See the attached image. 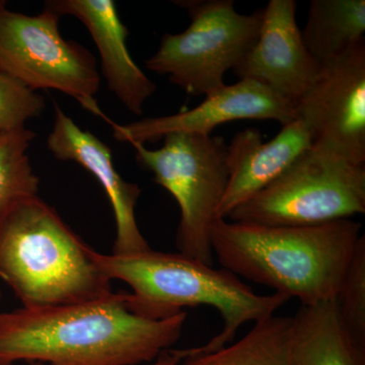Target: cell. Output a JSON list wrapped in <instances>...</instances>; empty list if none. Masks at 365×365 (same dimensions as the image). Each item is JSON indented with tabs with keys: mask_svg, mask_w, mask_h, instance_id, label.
Here are the masks:
<instances>
[{
	"mask_svg": "<svg viewBox=\"0 0 365 365\" xmlns=\"http://www.w3.org/2000/svg\"><path fill=\"white\" fill-rule=\"evenodd\" d=\"M90 248L38 195L0 211V278L24 307L79 304L112 294Z\"/></svg>",
	"mask_w": 365,
	"mask_h": 365,
	"instance_id": "cell-4",
	"label": "cell"
},
{
	"mask_svg": "<svg viewBox=\"0 0 365 365\" xmlns=\"http://www.w3.org/2000/svg\"><path fill=\"white\" fill-rule=\"evenodd\" d=\"M364 0H312L304 45L321 66L364 41Z\"/></svg>",
	"mask_w": 365,
	"mask_h": 365,
	"instance_id": "cell-17",
	"label": "cell"
},
{
	"mask_svg": "<svg viewBox=\"0 0 365 365\" xmlns=\"http://www.w3.org/2000/svg\"><path fill=\"white\" fill-rule=\"evenodd\" d=\"M295 119L297 112L292 103L262 83L240 79L206 96L200 105L188 111L124 125L112 121L110 126L118 143L145 145L172 133L212 135L216 127L237 120H273L283 126Z\"/></svg>",
	"mask_w": 365,
	"mask_h": 365,
	"instance_id": "cell-10",
	"label": "cell"
},
{
	"mask_svg": "<svg viewBox=\"0 0 365 365\" xmlns=\"http://www.w3.org/2000/svg\"><path fill=\"white\" fill-rule=\"evenodd\" d=\"M294 334V317L272 316L215 351L188 348L178 365H292Z\"/></svg>",
	"mask_w": 365,
	"mask_h": 365,
	"instance_id": "cell-16",
	"label": "cell"
},
{
	"mask_svg": "<svg viewBox=\"0 0 365 365\" xmlns=\"http://www.w3.org/2000/svg\"><path fill=\"white\" fill-rule=\"evenodd\" d=\"M60 18L46 7L37 16L16 13L0 1V71L32 91L71 96L86 111L110 124L112 120L96 98L101 78L95 56L62 37Z\"/></svg>",
	"mask_w": 365,
	"mask_h": 365,
	"instance_id": "cell-8",
	"label": "cell"
},
{
	"mask_svg": "<svg viewBox=\"0 0 365 365\" xmlns=\"http://www.w3.org/2000/svg\"><path fill=\"white\" fill-rule=\"evenodd\" d=\"M31 365H45V364H32Z\"/></svg>",
	"mask_w": 365,
	"mask_h": 365,
	"instance_id": "cell-22",
	"label": "cell"
},
{
	"mask_svg": "<svg viewBox=\"0 0 365 365\" xmlns=\"http://www.w3.org/2000/svg\"><path fill=\"white\" fill-rule=\"evenodd\" d=\"M45 98L0 71V134L26 128L29 120L40 117Z\"/></svg>",
	"mask_w": 365,
	"mask_h": 365,
	"instance_id": "cell-20",
	"label": "cell"
},
{
	"mask_svg": "<svg viewBox=\"0 0 365 365\" xmlns=\"http://www.w3.org/2000/svg\"><path fill=\"white\" fill-rule=\"evenodd\" d=\"M294 321L292 365H365V349L346 332L335 299L302 306Z\"/></svg>",
	"mask_w": 365,
	"mask_h": 365,
	"instance_id": "cell-15",
	"label": "cell"
},
{
	"mask_svg": "<svg viewBox=\"0 0 365 365\" xmlns=\"http://www.w3.org/2000/svg\"><path fill=\"white\" fill-rule=\"evenodd\" d=\"M35 137L26 128L0 134V211L24 197L37 195L39 178L28 155Z\"/></svg>",
	"mask_w": 365,
	"mask_h": 365,
	"instance_id": "cell-18",
	"label": "cell"
},
{
	"mask_svg": "<svg viewBox=\"0 0 365 365\" xmlns=\"http://www.w3.org/2000/svg\"><path fill=\"white\" fill-rule=\"evenodd\" d=\"M297 9L294 0H270L257 40L234 68L240 78L267 86L294 107L321 69L302 40Z\"/></svg>",
	"mask_w": 365,
	"mask_h": 365,
	"instance_id": "cell-11",
	"label": "cell"
},
{
	"mask_svg": "<svg viewBox=\"0 0 365 365\" xmlns=\"http://www.w3.org/2000/svg\"><path fill=\"white\" fill-rule=\"evenodd\" d=\"M341 324L365 349V235L362 234L336 295Z\"/></svg>",
	"mask_w": 365,
	"mask_h": 365,
	"instance_id": "cell-19",
	"label": "cell"
},
{
	"mask_svg": "<svg viewBox=\"0 0 365 365\" xmlns=\"http://www.w3.org/2000/svg\"><path fill=\"white\" fill-rule=\"evenodd\" d=\"M365 213V165L314 148L227 220L270 227H314Z\"/></svg>",
	"mask_w": 365,
	"mask_h": 365,
	"instance_id": "cell-5",
	"label": "cell"
},
{
	"mask_svg": "<svg viewBox=\"0 0 365 365\" xmlns=\"http://www.w3.org/2000/svg\"><path fill=\"white\" fill-rule=\"evenodd\" d=\"M361 230L352 220L314 227L217 220L211 248L225 270L309 307L336 299Z\"/></svg>",
	"mask_w": 365,
	"mask_h": 365,
	"instance_id": "cell-2",
	"label": "cell"
},
{
	"mask_svg": "<svg viewBox=\"0 0 365 365\" xmlns=\"http://www.w3.org/2000/svg\"><path fill=\"white\" fill-rule=\"evenodd\" d=\"M311 146V135L299 119L283 125L267 143L258 129L237 132L227 144L228 180L218 220H227L235 208L275 181Z\"/></svg>",
	"mask_w": 365,
	"mask_h": 365,
	"instance_id": "cell-14",
	"label": "cell"
},
{
	"mask_svg": "<svg viewBox=\"0 0 365 365\" xmlns=\"http://www.w3.org/2000/svg\"><path fill=\"white\" fill-rule=\"evenodd\" d=\"M54 106V125L48 136V148L57 160L78 163L105 190L116 222L113 254H132L150 250V245L136 222L135 207L141 189L135 182L125 181L120 176L113 163L112 150L104 141L91 132L83 130L57 103Z\"/></svg>",
	"mask_w": 365,
	"mask_h": 365,
	"instance_id": "cell-12",
	"label": "cell"
},
{
	"mask_svg": "<svg viewBox=\"0 0 365 365\" xmlns=\"http://www.w3.org/2000/svg\"><path fill=\"white\" fill-rule=\"evenodd\" d=\"M0 299H1V294H0Z\"/></svg>",
	"mask_w": 365,
	"mask_h": 365,
	"instance_id": "cell-23",
	"label": "cell"
},
{
	"mask_svg": "<svg viewBox=\"0 0 365 365\" xmlns=\"http://www.w3.org/2000/svg\"><path fill=\"white\" fill-rule=\"evenodd\" d=\"M162 148L133 144L141 169L153 173L158 185L180 208L177 246L180 253L215 265L211 230L227 189V143L222 136L172 133Z\"/></svg>",
	"mask_w": 365,
	"mask_h": 365,
	"instance_id": "cell-6",
	"label": "cell"
},
{
	"mask_svg": "<svg viewBox=\"0 0 365 365\" xmlns=\"http://www.w3.org/2000/svg\"><path fill=\"white\" fill-rule=\"evenodd\" d=\"M295 112L312 145L365 165V41L321 66Z\"/></svg>",
	"mask_w": 365,
	"mask_h": 365,
	"instance_id": "cell-9",
	"label": "cell"
},
{
	"mask_svg": "<svg viewBox=\"0 0 365 365\" xmlns=\"http://www.w3.org/2000/svg\"><path fill=\"white\" fill-rule=\"evenodd\" d=\"M126 295L0 313V365L150 364L180 339L187 313L143 318L130 311Z\"/></svg>",
	"mask_w": 365,
	"mask_h": 365,
	"instance_id": "cell-1",
	"label": "cell"
},
{
	"mask_svg": "<svg viewBox=\"0 0 365 365\" xmlns=\"http://www.w3.org/2000/svg\"><path fill=\"white\" fill-rule=\"evenodd\" d=\"M95 260L110 280L132 288L127 306L143 318L165 319L182 313L185 307H210L222 319V328L196 351H215L234 342L237 331L275 316L288 302L278 294L262 295L225 269H215L181 253L153 250L125 255L93 253Z\"/></svg>",
	"mask_w": 365,
	"mask_h": 365,
	"instance_id": "cell-3",
	"label": "cell"
},
{
	"mask_svg": "<svg viewBox=\"0 0 365 365\" xmlns=\"http://www.w3.org/2000/svg\"><path fill=\"white\" fill-rule=\"evenodd\" d=\"M185 354H186V349L165 350L157 359L148 365H178L184 359Z\"/></svg>",
	"mask_w": 365,
	"mask_h": 365,
	"instance_id": "cell-21",
	"label": "cell"
},
{
	"mask_svg": "<svg viewBox=\"0 0 365 365\" xmlns=\"http://www.w3.org/2000/svg\"><path fill=\"white\" fill-rule=\"evenodd\" d=\"M188 11L184 32L165 34L158 51L146 60L148 71L165 76L188 95L209 96L225 86L260 31L263 9L237 13L234 0L175 1Z\"/></svg>",
	"mask_w": 365,
	"mask_h": 365,
	"instance_id": "cell-7",
	"label": "cell"
},
{
	"mask_svg": "<svg viewBox=\"0 0 365 365\" xmlns=\"http://www.w3.org/2000/svg\"><path fill=\"white\" fill-rule=\"evenodd\" d=\"M46 9L59 16H71L90 33L101 56L108 88L136 116L143 114L146 101L157 85L139 68L127 47L129 32L113 0H48Z\"/></svg>",
	"mask_w": 365,
	"mask_h": 365,
	"instance_id": "cell-13",
	"label": "cell"
}]
</instances>
